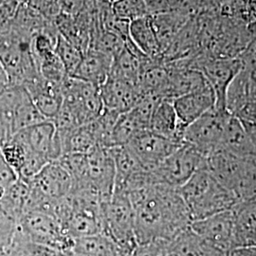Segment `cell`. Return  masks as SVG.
I'll return each mask as SVG.
<instances>
[{
  "mask_svg": "<svg viewBox=\"0 0 256 256\" xmlns=\"http://www.w3.org/2000/svg\"><path fill=\"white\" fill-rule=\"evenodd\" d=\"M128 194L134 209L138 244L171 241L192 223L188 207L176 188L153 183Z\"/></svg>",
  "mask_w": 256,
  "mask_h": 256,
  "instance_id": "cell-1",
  "label": "cell"
},
{
  "mask_svg": "<svg viewBox=\"0 0 256 256\" xmlns=\"http://www.w3.org/2000/svg\"><path fill=\"white\" fill-rule=\"evenodd\" d=\"M178 190L188 207L192 222L232 210L240 202L234 192L210 174L208 167L196 171Z\"/></svg>",
  "mask_w": 256,
  "mask_h": 256,
  "instance_id": "cell-2",
  "label": "cell"
},
{
  "mask_svg": "<svg viewBox=\"0 0 256 256\" xmlns=\"http://www.w3.org/2000/svg\"><path fill=\"white\" fill-rule=\"evenodd\" d=\"M61 90L63 104L52 120L58 131L88 124L104 112L99 86L68 76L62 84Z\"/></svg>",
  "mask_w": 256,
  "mask_h": 256,
  "instance_id": "cell-3",
  "label": "cell"
},
{
  "mask_svg": "<svg viewBox=\"0 0 256 256\" xmlns=\"http://www.w3.org/2000/svg\"><path fill=\"white\" fill-rule=\"evenodd\" d=\"M32 39L9 24L0 28V62L8 75L10 86H25L40 76Z\"/></svg>",
  "mask_w": 256,
  "mask_h": 256,
  "instance_id": "cell-4",
  "label": "cell"
},
{
  "mask_svg": "<svg viewBox=\"0 0 256 256\" xmlns=\"http://www.w3.org/2000/svg\"><path fill=\"white\" fill-rule=\"evenodd\" d=\"M44 120L46 119L23 86H9L0 92V134L2 144L19 131Z\"/></svg>",
  "mask_w": 256,
  "mask_h": 256,
  "instance_id": "cell-5",
  "label": "cell"
},
{
  "mask_svg": "<svg viewBox=\"0 0 256 256\" xmlns=\"http://www.w3.org/2000/svg\"><path fill=\"white\" fill-rule=\"evenodd\" d=\"M16 222L19 232L36 244L54 250H64L74 245V240L66 234L55 209L27 210Z\"/></svg>",
  "mask_w": 256,
  "mask_h": 256,
  "instance_id": "cell-6",
  "label": "cell"
},
{
  "mask_svg": "<svg viewBox=\"0 0 256 256\" xmlns=\"http://www.w3.org/2000/svg\"><path fill=\"white\" fill-rule=\"evenodd\" d=\"M30 198L26 212L52 209L72 190V178L58 160L52 162L30 182Z\"/></svg>",
  "mask_w": 256,
  "mask_h": 256,
  "instance_id": "cell-7",
  "label": "cell"
},
{
  "mask_svg": "<svg viewBox=\"0 0 256 256\" xmlns=\"http://www.w3.org/2000/svg\"><path fill=\"white\" fill-rule=\"evenodd\" d=\"M104 234L122 247L134 250L138 245L135 234V216L126 192L114 191L111 198L102 204Z\"/></svg>",
  "mask_w": 256,
  "mask_h": 256,
  "instance_id": "cell-8",
  "label": "cell"
},
{
  "mask_svg": "<svg viewBox=\"0 0 256 256\" xmlns=\"http://www.w3.org/2000/svg\"><path fill=\"white\" fill-rule=\"evenodd\" d=\"M204 167H207V158L183 142L180 146L151 171L158 182L178 189Z\"/></svg>",
  "mask_w": 256,
  "mask_h": 256,
  "instance_id": "cell-9",
  "label": "cell"
},
{
  "mask_svg": "<svg viewBox=\"0 0 256 256\" xmlns=\"http://www.w3.org/2000/svg\"><path fill=\"white\" fill-rule=\"evenodd\" d=\"M188 66L203 74L214 92L216 110H226L225 96L234 78L242 70L238 58L221 56H194L188 59Z\"/></svg>",
  "mask_w": 256,
  "mask_h": 256,
  "instance_id": "cell-10",
  "label": "cell"
},
{
  "mask_svg": "<svg viewBox=\"0 0 256 256\" xmlns=\"http://www.w3.org/2000/svg\"><path fill=\"white\" fill-rule=\"evenodd\" d=\"M230 116L227 110H210L189 124L183 135V142L194 147L206 158L220 149L227 120Z\"/></svg>",
  "mask_w": 256,
  "mask_h": 256,
  "instance_id": "cell-11",
  "label": "cell"
},
{
  "mask_svg": "<svg viewBox=\"0 0 256 256\" xmlns=\"http://www.w3.org/2000/svg\"><path fill=\"white\" fill-rule=\"evenodd\" d=\"M86 156V180L84 187L77 189H90L100 196L102 203L108 202L116 183V169L110 148L97 147Z\"/></svg>",
  "mask_w": 256,
  "mask_h": 256,
  "instance_id": "cell-12",
  "label": "cell"
},
{
  "mask_svg": "<svg viewBox=\"0 0 256 256\" xmlns=\"http://www.w3.org/2000/svg\"><path fill=\"white\" fill-rule=\"evenodd\" d=\"M182 144L160 136L147 129L138 132L126 146L146 169L152 170Z\"/></svg>",
  "mask_w": 256,
  "mask_h": 256,
  "instance_id": "cell-13",
  "label": "cell"
},
{
  "mask_svg": "<svg viewBox=\"0 0 256 256\" xmlns=\"http://www.w3.org/2000/svg\"><path fill=\"white\" fill-rule=\"evenodd\" d=\"M14 136L28 150L41 156L48 162H56L63 156L59 132L52 120L41 122L19 131Z\"/></svg>",
  "mask_w": 256,
  "mask_h": 256,
  "instance_id": "cell-14",
  "label": "cell"
},
{
  "mask_svg": "<svg viewBox=\"0 0 256 256\" xmlns=\"http://www.w3.org/2000/svg\"><path fill=\"white\" fill-rule=\"evenodd\" d=\"M190 227L210 244L227 252L236 248V216L232 210L192 221Z\"/></svg>",
  "mask_w": 256,
  "mask_h": 256,
  "instance_id": "cell-15",
  "label": "cell"
},
{
  "mask_svg": "<svg viewBox=\"0 0 256 256\" xmlns=\"http://www.w3.org/2000/svg\"><path fill=\"white\" fill-rule=\"evenodd\" d=\"M104 110L124 114L132 110L144 96L138 84L110 75L100 86Z\"/></svg>",
  "mask_w": 256,
  "mask_h": 256,
  "instance_id": "cell-16",
  "label": "cell"
},
{
  "mask_svg": "<svg viewBox=\"0 0 256 256\" xmlns=\"http://www.w3.org/2000/svg\"><path fill=\"white\" fill-rule=\"evenodd\" d=\"M173 106L180 124L187 128L204 114L216 108V99L210 84L174 99Z\"/></svg>",
  "mask_w": 256,
  "mask_h": 256,
  "instance_id": "cell-17",
  "label": "cell"
},
{
  "mask_svg": "<svg viewBox=\"0 0 256 256\" xmlns=\"http://www.w3.org/2000/svg\"><path fill=\"white\" fill-rule=\"evenodd\" d=\"M245 158L218 150L207 158V167L218 182L236 194L243 173Z\"/></svg>",
  "mask_w": 256,
  "mask_h": 256,
  "instance_id": "cell-18",
  "label": "cell"
},
{
  "mask_svg": "<svg viewBox=\"0 0 256 256\" xmlns=\"http://www.w3.org/2000/svg\"><path fill=\"white\" fill-rule=\"evenodd\" d=\"M61 86L48 82L40 75L24 86L45 119L52 120L62 106L63 94Z\"/></svg>",
  "mask_w": 256,
  "mask_h": 256,
  "instance_id": "cell-19",
  "label": "cell"
},
{
  "mask_svg": "<svg viewBox=\"0 0 256 256\" xmlns=\"http://www.w3.org/2000/svg\"><path fill=\"white\" fill-rule=\"evenodd\" d=\"M113 57L99 50L88 48L72 77L101 86L110 76Z\"/></svg>",
  "mask_w": 256,
  "mask_h": 256,
  "instance_id": "cell-20",
  "label": "cell"
},
{
  "mask_svg": "<svg viewBox=\"0 0 256 256\" xmlns=\"http://www.w3.org/2000/svg\"><path fill=\"white\" fill-rule=\"evenodd\" d=\"M172 256H228V252L210 244L191 227L180 232L169 243Z\"/></svg>",
  "mask_w": 256,
  "mask_h": 256,
  "instance_id": "cell-21",
  "label": "cell"
},
{
  "mask_svg": "<svg viewBox=\"0 0 256 256\" xmlns=\"http://www.w3.org/2000/svg\"><path fill=\"white\" fill-rule=\"evenodd\" d=\"M70 256H131L133 250L122 247L106 234L74 240Z\"/></svg>",
  "mask_w": 256,
  "mask_h": 256,
  "instance_id": "cell-22",
  "label": "cell"
},
{
  "mask_svg": "<svg viewBox=\"0 0 256 256\" xmlns=\"http://www.w3.org/2000/svg\"><path fill=\"white\" fill-rule=\"evenodd\" d=\"M148 129L160 136L183 142L186 128L178 122L172 101L160 100L153 111Z\"/></svg>",
  "mask_w": 256,
  "mask_h": 256,
  "instance_id": "cell-23",
  "label": "cell"
},
{
  "mask_svg": "<svg viewBox=\"0 0 256 256\" xmlns=\"http://www.w3.org/2000/svg\"><path fill=\"white\" fill-rule=\"evenodd\" d=\"M129 39L142 54L155 62L164 64L162 54L152 26L150 16L130 21Z\"/></svg>",
  "mask_w": 256,
  "mask_h": 256,
  "instance_id": "cell-24",
  "label": "cell"
},
{
  "mask_svg": "<svg viewBox=\"0 0 256 256\" xmlns=\"http://www.w3.org/2000/svg\"><path fill=\"white\" fill-rule=\"evenodd\" d=\"M218 150H223L241 158L254 155V148L242 122L232 114L227 120Z\"/></svg>",
  "mask_w": 256,
  "mask_h": 256,
  "instance_id": "cell-25",
  "label": "cell"
},
{
  "mask_svg": "<svg viewBox=\"0 0 256 256\" xmlns=\"http://www.w3.org/2000/svg\"><path fill=\"white\" fill-rule=\"evenodd\" d=\"M58 132L63 156L68 154H88L93 149L99 147L92 122L70 130Z\"/></svg>",
  "mask_w": 256,
  "mask_h": 256,
  "instance_id": "cell-26",
  "label": "cell"
},
{
  "mask_svg": "<svg viewBox=\"0 0 256 256\" xmlns=\"http://www.w3.org/2000/svg\"><path fill=\"white\" fill-rule=\"evenodd\" d=\"M150 18L162 54L182 28L190 21V16L178 12L156 14Z\"/></svg>",
  "mask_w": 256,
  "mask_h": 256,
  "instance_id": "cell-27",
  "label": "cell"
},
{
  "mask_svg": "<svg viewBox=\"0 0 256 256\" xmlns=\"http://www.w3.org/2000/svg\"><path fill=\"white\" fill-rule=\"evenodd\" d=\"M254 98L256 92L250 72L241 70L227 88L225 96L226 110L234 115L245 104Z\"/></svg>",
  "mask_w": 256,
  "mask_h": 256,
  "instance_id": "cell-28",
  "label": "cell"
},
{
  "mask_svg": "<svg viewBox=\"0 0 256 256\" xmlns=\"http://www.w3.org/2000/svg\"><path fill=\"white\" fill-rule=\"evenodd\" d=\"M54 250L36 244L23 236L18 229L10 245L0 252V256H54Z\"/></svg>",
  "mask_w": 256,
  "mask_h": 256,
  "instance_id": "cell-29",
  "label": "cell"
},
{
  "mask_svg": "<svg viewBox=\"0 0 256 256\" xmlns=\"http://www.w3.org/2000/svg\"><path fill=\"white\" fill-rule=\"evenodd\" d=\"M55 54L59 57L68 76H72L78 68L82 60L84 52L79 48L74 46L68 40H66L60 34L57 37L55 44Z\"/></svg>",
  "mask_w": 256,
  "mask_h": 256,
  "instance_id": "cell-30",
  "label": "cell"
},
{
  "mask_svg": "<svg viewBox=\"0 0 256 256\" xmlns=\"http://www.w3.org/2000/svg\"><path fill=\"white\" fill-rule=\"evenodd\" d=\"M0 152L10 168L18 176L26 160V148L16 136L0 146Z\"/></svg>",
  "mask_w": 256,
  "mask_h": 256,
  "instance_id": "cell-31",
  "label": "cell"
},
{
  "mask_svg": "<svg viewBox=\"0 0 256 256\" xmlns=\"http://www.w3.org/2000/svg\"><path fill=\"white\" fill-rule=\"evenodd\" d=\"M111 10L115 16L128 21L149 16L146 0H117Z\"/></svg>",
  "mask_w": 256,
  "mask_h": 256,
  "instance_id": "cell-32",
  "label": "cell"
},
{
  "mask_svg": "<svg viewBox=\"0 0 256 256\" xmlns=\"http://www.w3.org/2000/svg\"><path fill=\"white\" fill-rule=\"evenodd\" d=\"M169 243L170 241L155 240L138 244L131 256H172Z\"/></svg>",
  "mask_w": 256,
  "mask_h": 256,
  "instance_id": "cell-33",
  "label": "cell"
},
{
  "mask_svg": "<svg viewBox=\"0 0 256 256\" xmlns=\"http://www.w3.org/2000/svg\"><path fill=\"white\" fill-rule=\"evenodd\" d=\"M18 232V222L10 216L0 221V252L10 245Z\"/></svg>",
  "mask_w": 256,
  "mask_h": 256,
  "instance_id": "cell-34",
  "label": "cell"
},
{
  "mask_svg": "<svg viewBox=\"0 0 256 256\" xmlns=\"http://www.w3.org/2000/svg\"><path fill=\"white\" fill-rule=\"evenodd\" d=\"M242 70L248 72H256V34L238 56Z\"/></svg>",
  "mask_w": 256,
  "mask_h": 256,
  "instance_id": "cell-35",
  "label": "cell"
},
{
  "mask_svg": "<svg viewBox=\"0 0 256 256\" xmlns=\"http://www.w3.org/2000/svg\"><path fill=\"white\" fill-rule=\"evenodd\" d=\"M234 116L242 122L256 124V98L248 102Z\"/></svg>",
  "mask_w": 256,
  "mask_h": 256,
  "instance_id": "cell-36",
  "label": "cell"
},
{
  "mask_svg": "<svg viewBox=\"0 0 256 256\" xmlns=\"http://www.w3.org/2000/svg\"><path fill=\"white\" fill-rule=\"evenodd\" d=\"M18 180V176L10 169L0 152V187L8 188Z\"/></svg>",
  "mask_w": 256,
  "mask_h": 256,
  "instance_id": "cell-37",
  "label": "cell"
},
{
  "mask_svg": "<svg viewBox=\"0 0 256 256\" xmlns=\"http://www.w3.org/2000/svg\"><path fill=\"white\" fill-rule=\"evenodd\" d=\"M228 256H256V247H238L228 252Z\"/></svg>",
  "mask_w": 256,
  "mask_h": 256,
  "instance_id": "cell-38",
  "label": "cell"
},
{
  "mask_svg": "<svg viewBox=\"0 0 256 256\" xmlns=\"http://www.w3.org/2000/svg\"><path fill=\"white\" fill-rule=\"evenodd\" d=\"M242 124H243V126L247 132L248 137L250 140V144L252 146L254 154L256 155V124H247V122H242Z\"/></svg>",
  "mask_w": 256,
  "mask_h": 256,
  "instance_id": "cell-39",
  "label": "cell"
},
{
  "mask_svg": "<svg viewBox=\"0 0 256 256\" xmlns=\"http://www.w3.org/2000/svg\"><path fill=\"white\" fill-rule=\"evenodd\" d=\"M9 86L10 81L8 75L6 74L5 68H3V66H2L1 62H0V92L4 90Z\"/></svg>",
  "mask_w": 256,
  "mask_h": 256,
  "instance_id": "cell-40",
  "label": "cell"
},
{
  "mask_svg": "<svg viewBox=\"0 0 256 256\" xmlns=\"http://www.w3.org/2000/svg\"><path fill=\"white\" fill-rule=\"evenodd\" d=\"M7 216H10L7 214V212H5L4 208H3V207H2V205L0 204V221L4 220V218H6Z\"/></svg>",
  "mask_w": 256,
  "mask_h": 256,
  "instance_id": "cell-41",
  "label": "cell"
},
{
  "mask_svg": "<svg viewBox=\"0 0 256 256\" xmlns=\"http://www.w3.org/2000/svg\"><path fill=\"white\" fill-rule=\"evenodd\" d=\"M250 75H252V84H254V90L256 92V72H252Z\"/></svg>",
  "mask_w": 256,
  "mask_h": 256,
  "instance_id": "cell-42",
  "label": "cell"
},
{
  "mask_svg": "<svg viewBox=\"0 0 256 256\" xmlns=\"http://www.w3.org/2000/svg\"><path fill=\"white\" fill-rule=\"evenodd\" d=\"M1 144H2V138H1V134H0V146H1Z\"/></svg>",
  "mask_w": 256,
  "mask_h": 256,
  "instance_id": "cell-43",
  "label": "cell"
}]
</instances>
